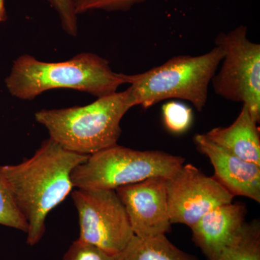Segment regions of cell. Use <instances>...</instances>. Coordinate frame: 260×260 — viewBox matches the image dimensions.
Returning <instances> with one entry per match:
<instances>
[{
	"label": "cell",
	"mask_w": 260,
	"mask_h": 260,
	"mask_svg": "<svg viewBox=\"0 0 260 260\" xmlns=\"http://www.w3.org/2000/svg\"><path fill=\"white\" fill-rule=\"evenodd\" d=\"M88 156L70 151L49 138L30 158L3 166L15 204L28 223V245L42 240L48 215L71 194L72 173Z\"/></svg>",
	"instance_id": "6da1fadb"
},
{
	"label": "cell",
	"mask_w": 260,
	"mask_h": 260,
	"mask_svg": "<svg viewBox=\"0 0 260 260\" xmlns=\"http://www.w3.org/2000/svg\"><path fill=\"white\" fill-rule=\"evenodd\" d=\"M5 87L12 96L31 101L54 89H70L101 98L115 93L125 83L123 73L113 71L109 61L82 52L58 62L39 60L29 54L15 59Z\"/></svg>",
	"instance_id": "7a4b0ae2"
},
{
	"label": "cell",
	"mask_w": 260,
	"mask_h": 260,
	"mask_svg": "<svg viewBox=\"0 0 260 260\" xmlns=\"http://www.w3.org/2000/svg\"><path fill=\"white\" fill-rule=\"evenodd\" d=\"M134 107L128 88L82 107L41 109L35 119L63 148L90 155L117 144L121 119Z\"/></svg>",
	"instance_id": "3957f363"
},
{
	"label": "cell",
	"mask_w": 260,
	"mask_h": 260,
	"mask_svg": "<svg viewBox=\"0 0 260 260\" xmlns=\"http://www.w3.org/2000/svg\"><path fill=\"white\" fill-rule=\"evenodd\" d=\"M223 56V51L215 46L203 55L174 56L145 73L124 74L135 107L148 109L162 101L179 99L190 102L201 112L208 101L210 83Z\"/></svg>",
	"instance_id": "277c9868"
},
{
	"label": "cell",
	"mask_w": 260,
	"mask_h": 260,
	"mask_svg": "<svg viewBox=\"0 0 260 260\" xmlns=\"http://www.w3.org/2000/svg\"><path fill=\"white\" fill-rule=\"evenodd\" d=\"M184 158L160 150H138L116 144L88 155L72 173L77 189H114L153 177L169 179Z\"/></svg>",
	"instance_id": "5b68a950"
},
{
	"label": "cell",
	"mask_w": 260,
	"mask_h": 260,
	"mask_svg": "<svg viewBox=\"0 0 260 260\" xmlns=\"http://www.w3.org/2000/svg\"><path fill=\"white\" fill-rule=\"evenodd\" d=\"M215 46L223 51L222 66L211 82L215 93L242 102L256 122L260 121V45L247 37V27L239 25L220 32Z\"/></svg>",
	"instance_id": "8992f818"
},
{
	"label": "cell",
	"mask_w": 260,
	"mask_h": 260,
	"mask_svg": "<svg viewBox=\"0 0 260 260\" xmlns=\"http://www.w3.org/2000/svg\"><path fill=\"white\" fill-rule=\"evenodd\" d=\"M71 196L79 218L78 239L112 254L123 252L135 235L116 191L76 189Z\"/></svg>",
	"instance_id": "52a82bcc"
},
{
	"label": "cell",
	"mask_w": 260,
	"mask_h": 260,
	"mask_svg": "<svg viewBox=\"0 0 260 260\" xmlns=\"http://www.w3.org/2000/svg\"><path fill=\"white\" fill-rule=\"evenodd\" d=\"M167 188L171 223L189 228L210 210L234 199L215 178L205 175L192 164L183 165L167 179Z\"/></svg>",
	"instance_id": "ba28073f"
},
{
	"label": "cell",
	"mask_w": 260,
	"mask_h": 260,
	"mask_svg": "<svg viewBox=\"0 0 260 260\" xmlns=\"http://www.w3.org/2000/svg\"><path fill=\"white\" fill-rule=\"evenodd\" d=\"M167 179L150 178L115 189L125 208L135 237H155L172 232Z\"/></svg>",
	"instance_id": "9c48e42d"
},
{
	"label": "cell",
	"mask_w": 260,
	"mask_h": 260,
	"mask_svg": "<svg viewBox=\"0 0 260 260\" xmlns=\"http://www.w3.org/2000/svg\"><path fill=\"white\" fill-rule=\"evenodd\" d=\"M194 143L214 168V178L233 197L242 196L260 203V166L246 161L210 141L205 134L194 137Z\"/></svg>",
	"instance_id": "30bf717a"
},
{
	"label": "cell",
	"mask_w": 260,
	"mask_h": 260,
	"mask_svg": "<svg viewBox=\"0 0 260 260\" xmlns=\"http://www.w3.org/2000/svg\"><path fill=\"white\" fill-rule=\"evenodd\" d=\"M246 215V205L239 202L214 208L190 228L193 242L208 260H217L242 229Z\"/></svg>",
	"instance_id": "8fae6325"
},
{
	"label": "cell",
	"mask_w": 260,
	"mask_h": 260,
	"mask_svg": "<svg viewBox=\"0 0 260 260\" xmlns=\"http://www.w3.org/2000/svg\"><path fill=\"white\" fill-rule=\"evenodd\" d=\"M245 106L236 120L225 127H215L205 135L221 147L246 161L260 166V131Z\"/></svg>",
	"instance_id": "7c38bea8"
},
{
	"label": "cell",
	"mask_w": 260,
	"mask_h": 260,
	"mask_svg": "<svg viewBox=\"0 0 260 260\" xmlns=\"http://www.w3.org/2000/svg\"><path fill=\"white\" fill-rule=\"evenodd\" d=\"M123 260H198L179 249L167 235L140 238L134 236L123 251Z\"/></svg>",
	"instance_id": "4fadbf2b"
},
{
	"label": "cell",
	"mask_w": 260,
	"mask_h": 260,
	"mask_svg": "<svg viewBox=\"0 0 260 260\" xmlns=\"http://www.w3.org/2000/svg\"><path fill=\"white\" fill-rule=\"evenodd\" d=\"M217 260H260V223H245Z\"/></svg>",
	"instance_id": "5bb4252c"
},
{
	"label": "cell",
	"mask_w": 260,
	"mask_h": 260,
	"mask_svg": "<svg viewBox=\"0 0 260 260\" xmlns=\"http://www.w3.org/2000/svg\"><path fill=\"white\" fill-rule=\"evenodd\" d=\"M3 167V166L0 165V225L26 234L28 223L15 204Z\"/></svg>",
	"instance_id": "9a60e30c"
},
{
	"label": "cell",
	"mask_w": 260,
	"mask_h": 260,
	"mask_svg": "<svg viewBox=\"0 0 260 260\" xmlns=\"http://www.w3.org/2000/svg\"><path fill=\"white\" fill-rule=\"evenodd\" d=\"M162 113L166 127L172 133H185L192 124V110L181 103L171 102L164 104Z\"/></svg>",
	"instance_id": "2e32d148"
},
{
	"label": "cell",
	"mask_w": 260,
	"mask_h": 260,
	"mask_svg": "<svg viewBox=\"0 0 260 260\" xmlns=\"http://www.w3.org/2000/svg\"><path fill=\"white\" fill-rule=\"evenodd\" d=\"M63 260H123V252L112 254L77 239L65 252Z\"/></svg>",
	"instance_id": "e0dca14e"
},
{
	"label": "cell",
	"mask_w": 260,
	"mask_h": 260,
	"mask_svg": "<svg viewBox=\"0 0 260 260\" xmlns=\"http://www.w3.org/2000/svg\"><path fill=\"white\" fill-rule=\"evenodd\" d=\"M145 0H72L77 15L93 10L107 12L128 11Z\"/></svg>",
	"instance_id": "ac0fdd59"
},
{
	"label": "cell",
	"mask_w": 260,
	"mask_h": 260,
	"mask_svg": "<svg viewBox=\"0 0 260 260\" xmlns=\"http://www.w3.org/2000/svg\"><path fill=\"white\" fill-rule=\"evenodd\" d=\"M58 15L61 28L70 37L78 35V15L75 13L72 0H47Z\"/></svg>",
	"instance_id": "d6986e66"
},
{
	"label": "cell",
	"mask_w": 260,
	"mask_h": 260,
	"mask_svg": "<svg viewBox=\"0 0 260 260\" xmlns=\"http://www.w3.org/2000/svg\"><path fill=\"white\" fill-rule=\"evenodd\" d=\"M7 20H8V13H7L5 0H0V23H5Z\"/></svg>",
	"instance_id": "ffe728a7"
}]
</instances>
